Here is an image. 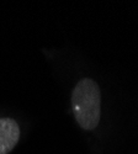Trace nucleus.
Here are the masks:
<instances>
[{
    "label": "nucleus",
    "mask_w": 138,
    "mask_h": 154,
    "mask_svg": "<svg viewBox=\"0 0 138 154\" xmlns=\"http://www.w3.org/2000/svg\"><path fill=\"white\" fill-rule=\"evenodd\" d=\"M20 139V127L10 117L0 119V154H8Z\"/></svg>",
    "instance_id": "2"
},
{
    "label": "nucleus",
    "mask_w": 138,
    "mask_h": 154,
    "mask_svg": "<svg viewBox=\"0 0 138 154\" xmlns=\"http://www.w3.org/2000/svg\"><path fill=\"white\" fill-rule=\"evenodd\" d=\"M70 102L78 125L85 131L95 130L101 116V94L96 82L90 78L79 80L73 89Z\"/></svg>",
    "instance_id": "1"
}]
</instances>
